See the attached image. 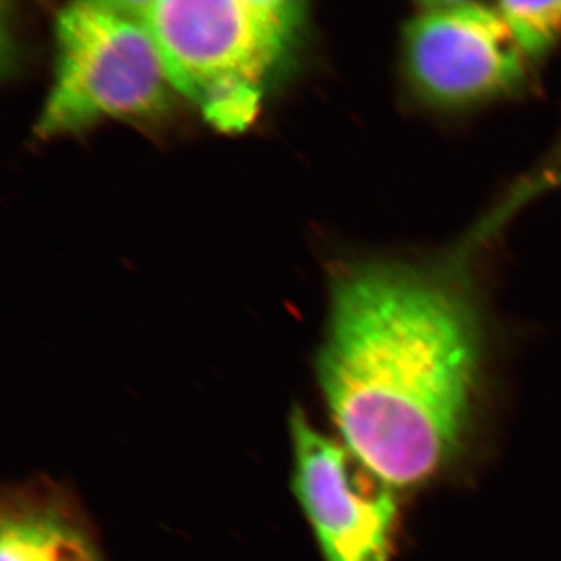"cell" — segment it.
I'll return each mask as SVG.
<instances>
[{
    "instance_id": "1",
    "label": "cell",
    "mask_w": 561,
    "mask_h": 561,
    "mask_svg": "<svg viewBox=\"0 0 561 561\" xmlns=\"http://www.w3.org/2000/svg\"><path fill=\"white\" fill-rule=\"evenodd\" d=\"M481 373V331L453 276L365 264L332 287L317 379L341 442L391 489L460 451Z\"/></svg>"
},
{
    "instance_id": "2",
    "label": "cell",
    "mask_w": 561,
    "mask_h": 561,
    "mask_svg": "<svg viewBox=\"0 0 561 561\" xmlns=\"http://www.w3.org/2000/svg\"><path fill=\"white\" fill-rule=\"evenodd\" d=\"M176 95L221 133L245 131L289 65L308 22L295 0H131Z\"/></svg>"
},
{
    "instance_id": "3",
    "label": "cell",
    "mask_w": 561,
    "mask_h": 561,
    "mask_svg": "<svg viewBox=\"0 0 561 561\" xmlns=\"http://www.w3.org/2000/svg\"><path fill=\"white\" fill-rule=\"evenodd\" d=\"M54 81L39 139L80 133L105 119H157L176 92L160 47L130 2H73L55 16Z\"/></svg>"
},
{
    "instance_id": "4",
    "label": "cell",
    "mask_w": 561,
    "mask_h": 561,
    "mask_svg": "<svg viewBox=\"0 0 561 561\" xmlns=\"http://www.w3.org/2000/svg\"><path fill=\"white\" fill-rule=\"evenodd\" d=\"M289 424L291 490L324 561H389L398 516L391 486L312 426L300 408Z\"/></svg>"
},
{
    "instance_id": "5",
    "label": "cell",
    "mask_w": 561,
    "mask_h": 561,
    "mask_svg": "<svg viewBox=\"0 0 561 561\" xmlns=\"http://www.w3.org/2000/svg\"><path fill=\"white\" fill-rule=\"evenodd\" d=\"M526 60L497 7L427 3L405 28L404 61L413 87L437 105L496 98L519 83Z\"/></svg>"
},
{
    "instance_id": "6",
    "label": "cell",
    "mask_w": 561,
    "mask_h": 561,
    "mask_svg": "<svg viewBox=\"0 0 561 561\" xmlns=\"http://www.w3.org/2000/svg\"><path fill=\"white\" fill-rule=\"evenodd\" d=\"M0 561H101L87 524L54 493H14L0 522Z\"/></svg>"
},
{
    "instance_id": "7",
    "label": "cell",
    "mask_w": 561,
    "mask_h": 561,
    "mask_svg": "<svg viewBox=\"0 0 561 561\" xmlns=\"http://www.w3.org/2000/svg\"><path fill=\"white\" fill-rule=\"evenodd\" d=\"M497 9L527 58L561 38V2H502Z\"/></svg>"
}]
</instances>
